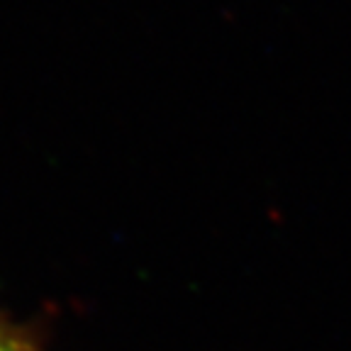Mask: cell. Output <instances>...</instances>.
Listing matches in <instances>:
<instances>
[{
    "label": "cell",
    "instance_id": "obj_1",
    "mask_svg": "<svg viewBox=\"0 0 351 351\" xmlns=\"http://www.w3.org/2000/svg\"><path fill=\"white\" fill-rule=\"evenodd\" d=\"M0 351H39V349H34L27 341H22L20 337L10 335V332H5V329L0 327Z\"/></svg>",
    "mask_w": 351,
    "mask_h": 351
}]
</instances>
